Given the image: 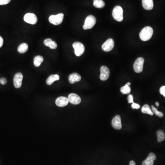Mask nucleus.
<instances>
[{
  "mask_svg": "<svg viewBox=\"0 0 165 165\" xmlns=\"http://www.w3.org/2000/svg\"><path fill=\"white\" fill-rule=\"evenodd\" d=\"M120 91L122 94H129L131 92V88L129 85L126 84L121 87Z\"/></svg>",
  "mask_w": 165,
  "mask_h": 165,
  "instance_id": "nucleus-24",
  "label": "nucleus"
},
{
  "mask_svg": "<svg viewBox=\"0 0 165 165\" xmlns=\"http://www.w3.org/2000/svg\"><path fill=\"white\" fill-rule=\"evenodd\" d=\"M160 92L161 95H163L165 97V86H162L160 89Z\"/></svg>",
  "mask_w": 165,
  "mask_h": 165,
  "instance_id": "nucleus-29",
  "label": "nucleus"
},
{
  "mask_svg": "<svg viewBox=\"0 0 165 165\" xmlns=\"http://www.w3.org/2000/svg\"><path fill=\"white\" fill-rule=\"evenodd\" d=\"M127 85H129V86H130V85H131V83H130V82L129 83H127Z\"/></svg>",
  "mask_w": 165,
  "mask_h": 165,
  "instance_id": "nucleus-34",
  "label": "nucleus"
},
{
  "mask_svg": "<svg viewBox=\"0 0 165 165\" xmlns=\"http://www.w3.org/2000/svg\"><path fill=\"white\" fill-rule=\"evenodd\" d=\"M153 30L149 26H146L143 28L139 34L140 39L144 41H149L152 37Z\"/></svg>",
  "mask_w": 165,
  "mask_h": 165,
  "instance_id": "nucleus-1",
  "label": "nucleus"
},
{
  "mask_svg": "<svg viewBox=\"0 0 165 165\" xmlns=\"http://www.w3.org/2000/svg\"><path fill=\"white\" fill-rule=\"evenodd\" d=\"M24 20L31 24H35L38 21L37 17L34 14L28 13L24 16Z\"/></svg>",
  "mask_w": 165,
  "mask_h": 165,
  "instance_id": "nucleus-7",
  "label": "nucleus"
},
{
  "mask_svg": "<svg viewBox=\"0 0 165 165\" xmlns=\"http://www.w3.org/2000/svg\"><path fill=\"white\" fill-rule=\"evenodd\" d=\"M96 20L95 17L93 15H89L86 18L85 20L83 28L85 30L91 29L95 26L96 24Z\"/></svg>",
  "mask_w": 165,
  "mask_h": 165,
  "instance_id": "nucleus-3",
  "label": "nucleus"
},
{
  "mask_svg": "<svg viewBox=\"0 0 165 165\" xmlns=\"http://www.w3.org/2000/svg\"><path fill=\"white\" fill-rule=\"evenodd\" d=\"M69 101L68 98L64 96H60L57 98L55 101V104L59 107H64L68 105Z\"/></svg>",
  "mask_w": 165,
  "mask_h": 165,
  "instance_id": "nucleus-13",
  "label": "nucleus"
},
{
  "mask_svg": "<svg viewBox=\"0 0 165 165\" xmlns=\"http://www.w3.org/2000/svg\"><path fill=\"white\" fill-rule=\"evenodd\" d=\"M72 47L74 49L75 54L77 57H80L85 52V46L80 42H74L72 44Z\"/></svg>",
  "mask_w": 165,
  "mask_h": 165,
  "instance_id": "nucleus-6",
  "label": "nucleus"
},
{
  "mask_svg": "<svg viewBox=\"0 0 165 165\" xmlns=\"http://www.w3.org/2000/svg\"><path fill=\"white\" fill-rule=\"evenodd\" d=\"M151 108L153 113L155 114L156 115L159 116L160 118H162L163 117V115H164L163 112H161L158 111L157 109L155 107H154L153 105H151Z\"/></svg>",
  "mask_w": 165,
  "mask_h": 165,
  "instance_id": "nucleus-25",
  "label": "nucleus"
},
{
  "mask_svg": "<svg viewBox=\"0 0 165 165\" xmlns=\"http://www.w3.org/2000/svg\"><path fill=\"white\" fill-rule=\"evenodd\" d=\"M60 79V77L58 74L51 75L47 79V84L49 85H51L53 84L54 82L55 81L58 80Z\"/></svg>",
  "mask_w": 165,
  "mask_h": 165,
  "instance_id": "nucleus-18",
  "label": "nucleus"
},
{
  "mask_svg": "<svg viewBox=\"0 0 165 165\" xmlns=\"http://www.w3.org/2000/svg\"><path fill=\"white\" fill-rule=\"evenodd\" d=\"M11 0H0V5L7 4Z\"/></svg>",
  "mask_w": 165,
  "mask_h": 165,
  "instance_id": "nucleus-27",
  "label": "nucleus"
},
{
  "mask_svg": "<svg viewBox=\"0 0 165 165\" xmlns=\"http://www.w3.org/2000/svg\"><path fill=\"white\" fill-rule=\"evenodd\" d=\"M81 79V77L78 73H72L69 75L68 77V80L70 84H73L75 82H79Z\"/></svg>",
  "mask_w": 165,
  "mask_h": 165,
  "instance_id": "nucleus-15",
  "label": "nucleus"
},
{
  "mask_svg": "<svg viewBox=\"0 0 165 165\" xmlns=\"http://www.w3.org/2000/svg\"><path fill=\"white\" fill-rule=\"evenodd\" d=\"M141 112L143 113L148 114L151 116L154 115V113H153L151 109H150V106L147 104H145V105L143 106L142 108Z\"/></svg>",
  "mask_w": 165,
  "mask_h": 165,
  "instance_id": "nucleus-21",
  "label": "nucleus"
},
{
  "mask_svg": "<svg viewBox=\"0 0 165 165\" xmlns=\"http://www.w3.org/2000/svg\"><path fill=\"white\" fill-rule=\"evenodd\" d=\"M23 79V74L21 72H18L14 78V85L16 88H20L22 86V83Z\"/></svg>",
  "mask_w": 165,
  "mask_h": 165,
  "instance_id": "nucleus-10",
  "label": "nucleus"
},
{
  "mask_svg": "<svg viewBox=\"0 0 165 165\" xmlns=\"http://www.w3.org/2000/svg\"><path fill=\"white\" fill-rule=\"evenodd\" d=\"M128 100L129 103H133V96L132 95H128Z\"/></svg>",
  "mask_w": 165,
  "mask_h": 165,
  "instance_id": "nucleus-28",
  "label": "nucleus"
},
{
  "mask_svg": "<svg viewBox=\"0 0 165 165\" xmlns=\"http://www.w3.org/2000/svg\"><path fill=\"white\" fill-rule=\"evenodd\" d=\"M0 83H1V85H6L7 83V79L6 78H2L0 79Z\"/></svg>",
  "mask_w": 165,
  "mask_h": 165,
  "instance_id": "nucleus-30",
  "label": "nucleus"
},
{
  "mask_svg": "<svg viewBox=\"0 0 165 165\" xmlns=\"http://www.w3.org/2000/svg\"><path fill=\"white\" fill-rule=\"evenodd\" d=\"M101 74H100V79L102 81H105L108 80L110 76V70L106 66H102L100 69Z\"/></svg>",
  "mask_w": 165,
  "mask_h": 165,
  "instance_id": "nucleus-9",
  "label": "nucleus"
},
{
  "mask_svg": "<svg viewBox=\"0 0 165 165\" xmlns=\"http://www.w3.org/2000/svg\"><path fill=\"white\" fill-rule=\"evenodd\" d=\"M131 107L133 109H139L140 108V106L139 104L133 102L132 104Z\"/></svg>",
  "mask_w": 165,
  "mask_h": 165,
  "instance_id": "nucleus-26",
  "label": "nucleus"
},
{
  "mask_svg": "<svg viewBox=\"0 0 165 165\" xmlns=\"http://www.w3.org/2000/svg\"><path fill=\"white\" fill-rule=\"evenodd\" d=\"M28 47L26 43H22L18 46V51L20 53H24L27 51Z\"/></svg>",
  "mask_w": 165,
  "mask_h": 165,
  "instance_id": "nucleus-20",
  "label": "nucleus"
},
{
  "mask_svg": "<svg viewBox=\"0 0 165 165\" xmlns=\"http://www.w3.org/2000/svg\"><path fill=\"white\" fill-rule=\"evenodd\" d=\"M157 140L159 142H161L165 139V134L163 130H159L157 132Z\"/></svg>",
  "mask_w": 165,
  "mask_h": 165,
  "instance_id": "nucleus-23",
  "label": "nucleus"
},
{
  "mask_svg": "<svg viewBox=\"0 0 165 165\" xmlns=\"http://www.w3.org/2000/svg\"><path fill=\"white\" fill-rule=\"evenodd\" d=\"M68 99L70 103L74 105H78L81 101V99L77 94L72 93L68 95Z\"/></svg>",
  "mask_w": 165,
  "mask_h": 165,
  "instance_id": "nucleus-12",
  "label": "nucleus"
},
{
  "mask_svg": "<svg viewBox=\"0 0 165 165\" xmlns=\"http://www.w3.org/2000/svg\"><path fill=\"white\" fill-rule=\"evenodd\" d=\"M114 47V42L112 39H109L102 45V49L105 52L112 51Z\"/></svg>",
  "mask_w": 165,
  "mask_h": 165,
  "instance_id": "nucleus-8",
  "label": "nucleus"
},
{
  "mask_svg": "<svg viewBox=\"0 0 165 165\" xmlns=\"http://www.w3.org/2000/svg\"><path fill=\"white\" fill-rule=\"evenodd\" d=\"M145 60L143 57H139L136 60L133 64V69L136 73H140L143 70Z\"/></svg>",
  "mask_w": 165,
  "mask_h": 165,
  "instance_id": "nucleus-5",
  "label": "nucleus"
},
{
  "mask_svg": "<svg viewBox=\"0 0 165 165\" xmlns=\"http://www.w3.org/2000/svg\"><path fill=\"white\" fill-rule=\"evenodd\" d=\"M156 106L158 107L159 106V103L158 102H156Z\"/></svg>",
  "mask_w": 165,
  "mask_h": 165,
  "instance_id": "nucleus-33",
  "label": "nucleus"
},
{
  "mask_svg": "<svg viewBox=\"0 0 165 165\" xmlns=\"http://www.w3.org/2000/svg\"><path fill=\"white\" fill-rule=\"evenodd\" d=\"M44 61V58L41 55H37L34 58V64L36 67H38L41 65Z\"/></svg>",
  "mask_w": 165,
  "mask_h": 165,
  "instance_id": "nucleus-19",
  "label": "nucleus"
},
{
  "mask_svg": "<svg viewBox=\"0 0 165 165\" xmlns=\"http://www.w3.org/2000/svg\"><path fill=\"white\" fill-rule=\"evenodd\" d=\"M3 44V39L1 36H0V48L2 47Z\"/></svg>",
  "mask_w": 165,
  "mask_h": 165,
  "instance_id": "nucleus-31",
  "label": "nucleus"
},
{
  "mask_svg": "<svg viewBox=\"0 0 165 165\" xmlns=\"http://www.w3.org/2000/svg\"><path fill=\"white\" fill-rule=\"evenodd\" d=\"M94 6L96 8H103L105 6V3L103 0H94Z\"/></svg>",
  "mask_w": 165,
  "mask_h": 165,
  "instance_id": "nucleus-22",
  "label": "nucleus"
},
{
  "mask_svg": "<svg viewBox=\"0 0 165 165\" xmlns=\"http://www.w3.org/2000/svg\"><path fill=\"white\" fill-rule=\"evenodd\" d=\"M112 124L113 128L115 129L120 130L122 128V125L121 123V119L120 116L116 115L113 118L112 121Z\"/></svg>",
  "mask_w": 165,
  "mask_h": 165,
  "instance_id": "nucleus-11",
  "label": "nucleus"
},
{
  "mask_svg": "<svg viewBox=\"0 0 165 165\" xmlns=\"http://www.w3.org/2000/svg\"><path fill=\"white\" fill-rule=\"evenodd\" d=\"M156 159V155L153 153H150L147 158L143 162L142 165H153L154 162Z\"/></svg>",
  "mask_w": 165,
  "mask_h": 165,
  "instance_id": "nucleus-14",
  "label": "nucleus"
},
{
  "mask_svg": "<svg viewBox=\"0 0 165 165\" xmlns=\"http://www.w3.org/2000/svg\"><path fill=\"white\" fill-rule=\"evenodd\" d=\"M142 6L147 10H152L154 7L153 0H142Z\"/></svg>",
  "mask_w": 165,
  "mask_h": 165,
  "instance_id": "nucleus-17",
  "label": "nucleus"
},
{
  "mask_svg": "<svg viewBox=\"0 0 165 165\" xmlns=\"http://www.w3.org/2000/svg\"><path fill=\"white\" fill-rule=\"evenodd\" d=\"M112 16L116 20L122 22L123 20V9L119 6L115 7L112 11Z\"/></svg>",
  "mask_w": 165,
  "mask_h": 165,
  "instance_id": "nucleus-2",
  "label": "nucleus"
},
{
  "mask_svg": "<svg viewBox=\"0 0 165 165\" xmlns=\"http://www.w3.org/2000/svg\"><path fill=\"white\" fill-rule=\"evenodd\" d=\"M64 18V14L61 13L57 15H51L49 17V21L51 24L55 25H58L62 23Z\"/></svg>",
  "mask_w": 165,
  "mask_h": 165,
  "instance_id": "nucleus-4",
  "label": "nucleus"
},
{
  "mask_svg": "<svg viewBox=\"0 0 165 165\" xmlns=\"http://www.w3.org/2000/svg\"><path fill=\"white\" fill-rule=\"evenodd\" d=\"M44 44L47 47H49L51 49H57V43L52 41L51 39L48 38L45 39L44 41Z\"/></svg>",
  "mask_w": 165,
  "mask_h": 165,
  "instance_id": "nucleus-16",
  "label": "nucleus"
},
{
  "mask_svg": "<svg viewBox=\"0 0 165 165\" xmlns=\"http://www.w3.org/2000/svg\"><path fill=\"white\" fill-rule=\"evenodd\" d=\"M129 165H136L135 162V161H130V163H129Z\"/></svg>",
  "mask_w": 165,
  "mask_h": 165,
  "instance_id": "nucleus-32",
  "label": "nucleus"
}]
</instances>
